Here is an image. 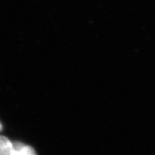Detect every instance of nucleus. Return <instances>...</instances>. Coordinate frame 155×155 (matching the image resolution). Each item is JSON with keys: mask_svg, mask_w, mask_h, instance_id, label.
Masks as SVG:
<instances>
[{"mask_svg": "<svg viewBox=\"0 0 155 155\" xmlns=\"http://www.w3.org/2000/svg\"><path fill=\"white\" fill-rule=\"evenodd\" d=\"M0 155H37L35 150L21 142H12L0 135Z\"/></svg>", "mask_w": 155, "mask_h": 155, "instance_id": "1", "label": "nucleus"}, {"mask_svg": "<svg viewBox=\"0 0 155 155\" xmlns=\"http://www.w3.org/2000/svg\"><path fill=\"white\" fill-rule=\"evenodd\" d=\"M2 124H1V123H0V131H2Z\"/></svg>", "mask_w": 155, "mask_h": 155, "instance_id": "2", "label": "nucleus"}]
</instances>
